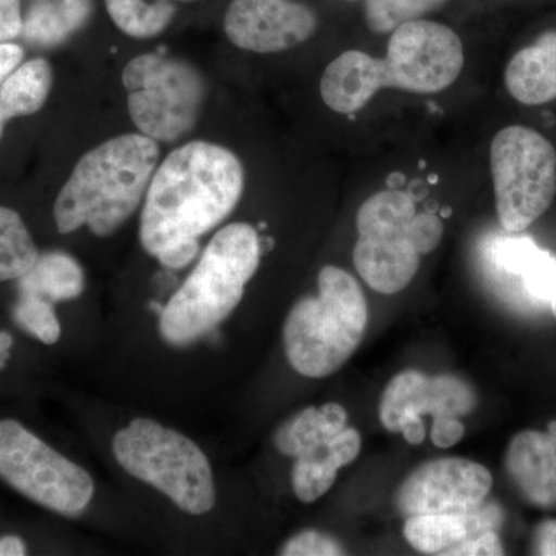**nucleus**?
I'll list each match as a JSON object with an SVG mask.
<instances>
[{
	"label": "nucleus",
	"mask_w": 556,
	"mask_h": 556,
	"mask_svg": "<svg viewBox=\"0 0 556 556\" xmlns=\"http://www.w3.org/2000/svg\"><path fill=\"white\" fill-rule=\"evenodd\" d=\"M244 169L236 153L193 141L174 150L150 179L139 239L161 265L181 269L199 255L200 237L237 207Z\"/></svg>",
	"instance_id": "f257e3e1"
},
{
	"label": "nucleus",
	"mask_w": 556,
	"mask_h": 556,
	"mask_svg": "<svg viewBox=\"0 0 556 556\" xmlns=\"http://www.w3.org/2000/svg\"><path fill=\"white\" fill-rule=\"evenodd\" d=\"M464 47L447 25L417 20L391 31L386 60L350 50L325 70L320 94L332 112L351 115L383 89L439 93L459 78Z\"/></svg>",
	"instance_id": "f03ea898"
},
{
	"label": "nucleus",
	"mask_w": 556,
	"mask_h": 556,
	"mask_svg": "<svg viewBox=\"0 0 556 556\" xmlns=\"http://www.w3.org/2000/svg\"><path fill=\"white\" fill-rule=\"evenodd\" d=\"M156 141L121 135L87 152L61 189L53 214L61 233L87 226L98 237L116 232L148 192L159 164Z\"/></svg>",
	"instance_id": "7ed1b4c3"
},
{
	"label": "nucleus",
	"mask_w": 556,
	"mask_h": 556,
	"mask_svg": "<svg viewBox=\"0 0 556 556\" xmlns=\"http://www.w3.org/2000/svg\"><path fill=\"white\" fill-rule=\"evenodd\" d=\"M262 241L247 223L217 232L199 265L160 313V331L170 345L185 346L217 328L239 306L257 273Z\"/></svg>",
	"instance_id": "20e7f679"
},
{
	"label": "nucleus",
	"mask_w": 556,
	"mask_h": 556,
	"mask_svg": "<svg viewBox=\"0 0 556 556\" xmlns=\"http://www.w3.org/2000/svg\"><path fill=\"white\" fill-rule=\"evenodd\" d=\"M317 298L300 299L283 328L291 367L306 378H328L356 353L368 325V305L356 278L338 266H325Z\"/></svg>",
	"instance_id": "39448f33"
},
{
	"label": "nucleus",
	"mask_w": 556,
	"mask_h": 556,
	"mask_svg": "<svg viewBox=\"0 0 556 556\" xmlns=\"http://www.w3.org/2000/svg\"><path fill=\"white\" fill-rule=\"evenodd\" d=\"M112 448L127 473L155 486L181 510L204 515L214 508L211 464L185 434L139 417L115 434Z\"/></svg>",
	"instance_id": "423d86ee"
},
{
	"label": "nucleus",
	"mask_w": 556,
	"mask_h": 556,
	"mask_svg": "<svg viewBox=\"0 0 556 556\" xmlns=\"http://www.w3.org/2000/svg\"><path fill=\"white\" fill-rule=\"evenodd\" d=\"M497 219L519 233L543 217L556 195V150L546 137L525 126L497 131L490 146Z\"/></svg>",
	"instance_id": "0eeeda50"
},
{
	"label": "nucleus",
	"mask_w": 556,
	"mask_h": 556,
	"mask_svg": "<svg viewBox=\"0 0 556 556\" xmlns=\"http://www.w3.org/2000/svg\"><path fill=\"white\" fill-rule=\"evenodd\" d=\"M135 126L153 141L172 142L195 126L206 84L189 62L161 54L134 58L123 72Z\"/></svg>",
	"instance_id": "6e6552de"
},
{
	"label": "nucleus",
	"mask_w": 556,
	"mask_h": 556,
	"mask_svg": "<svg viewBox=\"0 0 556 556\" xmlns=\"http://www.w3.org/2000/svg\"><path fill=\"white\" fill-rule=\"evenodd\" d=\"M416 214L415 200L396 189L376 193L358 208L354 266L379 294H397L419 269L420 254L409 239Z\"/></svg>",
	"instance_id": "1a4fd4ad"
},
{
	"label": "nucleus",
	"mask_w": 556,
	"mask_h": 556,
	"mask_svg": "<svg viewBox=\"0 0 556 556\" xmlns=\"http://www.w3.org/2000/svg\"><path fill=\"white\" fill-rule=\"evenodd\" d=\"M0 478L22 495L65 517L83 514L94 492L84 468L16 420H0Z\"/></svg>",
	"instance_id": "9d476101"
},
{
	"label": "nucleus",
	"mask_w": 556,
	"mask_h": 556,
	"mask_svg": "<svg viewBox=\"0 0 556 556\" xmlns=\"http://www.w3.org/2000/svg\"><path fill=\"white\" fill-rule=\"evenodd\" d=\"M492 485V473L482 464L442 457L405 478L396 493V506L407 518L470 514L484 506Z\"/></svg>",
	"instance_id": "9b49d317"
},
{
	"label": "nucleus",
	"mask_w": 556,
	"mask_h": 556,
	"mask_svg": "<svg viewBox=\"0 0 556 556\" xmlns=\"http://www.w3.org/2000/svg\"><path fill=\"white\" fill-rule=\"evenodd\" d=\"M317 16L294 0H232L225 16L230 42L254 53H280L313 38Z\"/></svg>",
	"instance_id": "f8f14e48"
},
{
	"label": "nucleus",
	"mask_w": 556,
	"mask_h": 556,
	"mask_svg": "<svg viewBox=\"0 0 556 556\" xmlns=\"http://www.w3.org/2000/svg\"><path fill=\"white\" fill-rule=\"evenodd\" d=\"M477 405V394L456 376H430L407 369L388 383L380 399L379 417L388 431L401 433L408 419L424 415L466 416Z\"/></svg>",
	"instance_id": "ddd939ff"
},
{
	"label": "nucleus",
	"mask_w": 556,
	"mask_h": 556,
	"mask_svg": "<svg viewBox=\"0 0 556 556\" xmlns=\"http://www.w3.org/2000/svg\"><path fill=\"white\" fill-rule=\"evenodd\" d=\"M506 470L519 493L540 508H556V420L547 433L527 430L511 439Z\"/></svg>",
	"instance_id": "4468645a"
},
{
	"label": "nucleus",
	"mask_w": 556,
	"mask_h": 556,
	"mask_svg": "<svg viewBox=\"0 0 556 556\" xmlns=\"http://www.w3.org/2000/svg\"><path fill=\"white\" fill-rule=\"evenodd\" d=\"M504 510L496 503H486L464 515H422L409 517L404 527L407 543L420 554L447 555L482 533L500 532Z\"/></svg>",
	"instance_id": "2eb2a0df"
},
{
	"label": "nucleus",
	"mask_w": 556,
	"mask_h": 556,
	"mask_svg": "<svg viewBox=\"0 0 556 556\" xmlns=\"http://www.w3.org/2000/svg\"><path fill=\"white\" fill-rule=\"evenodd\" d=\"M492 260L504 276L514 278L536 303L551 305L556 295V258L530 237H500L492 247Z\"/></svg>",
	"instance_id": "dca6fc26"
},
{
	"label": "nucleus",
	"mask_w": 556,
	"mask_h": 556,
	"mask_svg": "<svg viewBox=\"0 0 556 556\" xmlns=\"http://www.w3.org/2000/svg\"><path fill=\"white\" fill-rule=\"evenodd\" d=\"M362 448V439L354 428H345L338 437L309 448L295 457L292 489L302 503L311 504L329 492L338 471L353 463Z\"/></svg>",
	"instance_id": "f3484780"
},
{
	"label": "nucleus",
	"mask_w": 556,
	"mask_h": 556,
	"mask_svg": "<svg viewBox=\"0 0 556 556\" xmlns=\"http://www.w3.org/2000/svg\"><path fill=\"white\" fill-rule=\"evenodd\" d=\"M508 93L526 105H541L556 98V31H547L519 50L506 68Z\"/></svg>",
	"instance_id": "a211bd4d"
},
{
	"label": "nucleus",
	"mask_w": 556,
	"mask_h": 556,
	"mask_svg": "<svg viewBox=\"0 0 556 556\" xmlns=\"http://www.w3.org/2000/svg\"><path fill=\"white\" fill-rule=\"evenodd\" d=\"M346 424V409L336 402H329L320 408L309 407L278 428L274 444L281 455L295 459L321 442L338 437L340 431L345 430Z\"/></svg>",
	"instance_id": "6ab92c4d"
},
{
	"label": "nucleus",
	"mask_w": 556,
	"mask_h": 556,
	"mask_svg": "<svg viewBox=\"0 0 556 556\" xmlns=\"http://www.w3.org/2000/svg\"><path fill=\"white\" fill-rule=\"evenodd\" d=\"M90 14L91 0H40L28 11L22 35L38 46H58L80 30Z\"/></svg>",
	"instance_id": "aec40b11"
},
{
	"label": "nucleus",
	"mask_w": 556,
	"mask_h": 556,
	"mask_svg": "<svg viewBox=\"0 0 556 556\" xmlns=\"http://www.w3.org/2000/svg\"><path fill=\"white\" fill-rule=\"evenodd\" d=\"M84 270L64 252L39 255L35 265L20 278L22 294H35L51 303L79 298L84 291Z\"/></svg>",
	"instance_id": "412c9836"
},
{
	"label": "nucleus",
	"mask_w": 556,
	"mask_h": 556,
	"mask_svg": "<svg viewBox=\"0 0 556 556\" xmlns=\"http://www.w3.org/2000/svg\"><path fill=\"white\" fill-rule=\"evenodd\" d=\"M53 73L46 60L20 65L0 87V116L9 121L39 112L49 100Z\"/></svg>",
	"instance_id": "4be33fe9"
},
{
	"label": "nucleus",
	"mask_w": 556,
	"mask_h": 556,
	"mask_svg": "<svg viewBox=\"0 0 556 556\" xmlns=\"http://www.w3.org/2000/svg\"><path fill=\"white\" fill-rule=\"evenodd\" d=\"M105 9L121 31L149 39L166 30L175 14V0H105Z\"/></svg>",
	"instance_id": "5701e85b"
},
{
	"label": "nucleus",
	"mask_w": 556,
	"mask_h": 556,
	"mask_svg": "<svg viewBox=\"0 0 556 556\" xmlns=\"http://www.w3.org/2000/svg\"><path fill=\"white\" fill-rule=\"evenodd\" d=\"M39 258L24 219L13 208L0 206V283L20 280Z\"/></svg>",
	"instance_id": "b1692460"
},
{
	"label": "nucleus",
	"mask_w": 556,
	"mask_h": 556,
	"mask_svg": "<svg viewBox=\"0 0 556 556\" xmlns=\"http://www.w3.org/2000/svg\"><path fill=\"white\" fill-rule=\"evenodd\" d=\"M447 0H367L365 20L369 30L391 33L407 22L424 20L428 13L441 9Z\"/></svg>",
	"instance_id": "393cba45"
},
{
	"label": "nucleus",
	"mask_w": 556,
	"mask_h": 556,
	"mask_svg": "<svg viewBox=\"0 0 556 556\" xmlns=\"http://www.w3.org/2000/svg\"><path fill=\"white\" fill-rule=\"evenodd\" d=\"M14 318L25 331L47 345H53L61 338L60 320L50 300L21 292L20 302L14 308Z\"/></svg>",
	"instance_id": "a878e982"
},
{
	"label": "nucleus",
	"mask_w": 556,
	"mask_h": 556,
	"mask_svg": "<svg viewBox=\"0 0 556 556\" xmlns=\"http://www.w3.org/2000/svg\"><path fill=\"white\" fill-rule=\"evenodd\" d=\"M280 554L285 556H332L343 555L345 552L334 538L316 532V530H305V532L292 536L281 548Z\"/></svg>",
	"instance_id": "bb28decb"
},
{
	"label": "nucleus",
	"mask_w": 556,
	"mask_h": 556,
	"mask_svg": "<svg viewBox=\"0 0 556 556\" xmlns=\"http://www.w3.org/2000/svg\"><path fill=\"white\" fill-rule=\"evenodd\" d=\"M442 236H444V225L438 215L431 212H422L416 214L409 225V239L417 249L420 255L430 254L441 243Z\"/></svg>",
	"instance_id": "cd10ccee"
},
{
	"label": "nucleus",
	"mask_w": 556,
	"mask_h": 556,
	"mask_svg": "<svg viewBox=\"0 0 556 556\" xmlns=\"http://www.w3.org/2000/svg\"><path fill=\"white\" fill-rule=\"evenodd\" d=\"M464 434H466V427L460 422L459 417H434L433 428H431V441H433L437 447H453L464 438Z\"/></svg>",
	"instance_id": "c85d7f7f"
},
{
	"label": "nucleus",
	"mask_w": 556,
	"mask_h": 556,
	"mask_svg": "<svg viewBox=\"0 0 556 556\" xmlns=\"http://www.w3.org/2000/svg\"><path fill=\"white\" fill-rule=\"evenodd\" d=\"M21 0H0V43L22 35Z\"/></svg>",
	"instance_id": "c756f323"
},
{
	"label": "nucleus",
	"mask_w": 556,
	"mask_h": 556,
	"mask_svg": "<svg viewBox=\"0 0 556 556\" xmlns=\"http://www.w3.org/2000/svg\"><path fill=\"white\" fill-rule=\"evenodd\" d=\"M493 556L504 555V547L501 544L500 535L495 530L482 533L481 536L468 541L453 552L452 556Z\"/></svg>",
	"instance_id": "7c9ffc66"
},
{
	"label": "nucleus",
	"mask_w": 556,
	"mask_h": 556,
	"mask_svg": "<svg viewBox=\"0 0 556 556\" xmlns=\"http://www.w3.org/2000/svg\"><path fill=\"white\" fill-rule=\"evenodd\" d=\"M533 548L536 555L556 556V519H548L538 527Z\"/></svg>",
	"instance_id": "2f4dec72"
},
{
	"label": "nucleus",
	"mask_w": 556,
	"mask_h": 556,
	"mask_svg": "<svg viewBox=\"0 0 556 556\" xmlns=\"http://www.w3.org/2000/svg\"><path fill=\"white\" fill-rule=\"evenodd\" d=\"M22 60H24V50L21 46L11 42L0 43V83L20 67Z\"/></svg>",
	"instance_id": "473e14b6"
},
{
	"label": "nucleus",
	"mask_w": 556,
	"mask_h": 556,
	"mask_svg": "<svg viewBox=\"0 0 556 556\" xmlns=\"http://www.w3.org/2000/svg\"><path fill=\"white\" fill-rule=\"evenodd\" d=\"M401 433L404 434L405 441L412 445L422 444L426 439V427H424L422 419H408L401 428Z\"/></svg>",
	"instance_id": "72a5a7b5"
},
{
	"label": "nucleus",
	"mask_w": 556,
	"mask_h": 556,
	"mask_svg": "<svg viewBox=\"0 0 556 556\" xmlns=\"http://www.w3.org/2000/svg\"><path fill=\"white\" fill-rule=\"evenodd\" d=\"M25 554H27V552H25V544L22 543L21 538H0V556H22Z\"/></svg>",
	"instance_id": "f704fd0d"
},
{
	"label": "nucleus",
	"mask_w": 556,
	"mask_h": 556,
	"mask_svg": "<svg viewBox=\"0 0 556 556\" xmlns=\"http://www.w3.org/2000/svg\"><path fill=\"white\" fill-rule=\"evenodd\" d=\"M11 346H13V338L9 332L0 331V369L5 367L9 361Z\"/></svg>",
	"instance_id": "c9c22d12"
},
{
	"label": "nucleus",
	"mask_w": 556,
	"mask_h": 556,
	"mask_svg": "<svg viewBox=\"0 0 556 556\" xmlns=\"http://www.w3.org/2000/svg\"><path fill=\"white\" fill-rule=\"evenodd\" d=\"M548 306H551L552 313H554V316L556 317V295Z\"/></svg>",
	"instance_id": "e433bc0d"
},
{
	"label": "nucleus",
	"mask_w": 556,
	"mask_h": 556,
	"mask_svg": "<svg viewBox=\"0 0 556 556\" xmlns=\"http://www.w3.org/2000/svg\"><path fill=\"white\" fill-rule=\"evenodd\" d=\"M5 123H7V121L3 119L2 116H0V138H2L3 126H5Z\"/></svg>",
	"instance_id": "4c0bfd02"
}]
</instances>
